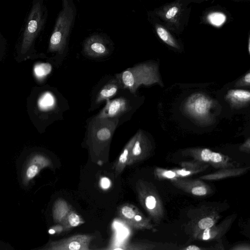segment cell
Here are the masks:
<instances>
[{"instance_id": "6da1fadb", "label": "cell", "mask_w": 250, "mask_h": 250, "mask_svg": "<svg viewBox=\"0 0 250 250\" xmlns=\"http://www.w3.org/2000/svg\"><path fill=\"white\" fill-rule=\"evenodd\" d=\"M118 121V118H106L97 116L89 123L87 142L90 150L96 156L108 147Z\"/></svg>"}, {"instance_id": "7a4b0ae2", "label": "cell", "mask_w": 250, "mask_h": 250, "mask_svg": "<svg viewBox=\"0 0 250 250\" xmlns=\"http://www.w3.org/2000/svg\"><path fill=\"white\" fill-rule=\"evenodd\" d=\"M124 87L135 93L142 84L150 85L155 83L162 85L158 66L152 62L144 63L129 68L123 71L118 78Z\"/></svg>"}, {"instance_id": "3957f363", "label": "cell", "mask_w": 250, "mask_h": 250, "mask_svg": "<svg viewBox=\"0 0 250 250\" xmlns=\"http://www.w3.org/2000/svg\"><path fill=\"white\" fill-rule=\"evenodd\" d=\"M75 17V8L69 0H62L60 12L51 36L49 49L51 51L62 52L65 48Z\"/></svg>"}, {"instance_id": "277c9868", "label": "cell", "mask_w": 250, "mask_h": 250, "mask_svg": "<svg viewBox=\"0 0 250 250\" xmlns=\"http://www.w3.org/2000/svg\"><path fill=\"white\" fill-rule=\"evenodd\" d=\"M214 101L208 96L196 93L189 96L184 103L185 112L192 118L203 122L209 121L215 106Z\"/></svg>"}, {"instance_id": "5b68a950", "label": "cell", "mask_w": 250, "mask_h": 250, "mask_svg": "<svg viewBox=\"0 0 250 250\" xmlns=\"http://www.w3.org/2000/svg\"><path fill=\"white\" fill-rule=\"evenodd\" d=\"M94 237L91 235L79 234L62 239L49 241L42 250H89Z\"/></svg>"}, {"instance_id": "8992f818", "label": "cell", "mask_w": 250, "mask_h": 250, "mask_svg": "<svg viewBox=\"0 0 250 250\" xmlns=\"http://www.w3.org/2000/svg\"><path fill=\"white\" fill-rule=\"evenodd\" d=\"M117 212L123 221L135 229H150L152 228L149 220L133 205L123 204L118 207Z\"/></svg>"}, {"instance_id": "52a82bcc", "label": "cell", "mask_w": 250, "mask_h": 250, "mask_svg": "<svg viewBox=\"0 0 250 250\" xmlns=\"http://www.w3.org/2000/svg\"><path fill=\"white\" fill-rule=\"evenodd\" d=\"M42 11L40 3L34 5L28 19L21 45V51L25 52L30 47L42 24Z\"/></svg>"}, {"instance_id": "ba28073f", "label": "cell", "mask_w": 250, "mask_h": 250, "mask_svg": "<svg viewBox=\"0 0 250 250\" xmlns=\"http://www.w3.org/2000/svg\"><path fill=\"white\" fill-rule=\"evenodd\" d=\"M136 189L142 206L152 217L155 218L158 213V199L148 183L139 180L136 182Z\"/></svg>"}, {"instance_id": "9c48e42d", "label": "cell", "mask_w": 250, "mask_h": 250, "mask_svg": "<svg viewBox=\"0 0 250 250\" xmlns=\"http://www.w3.org/2000/svg\"><path fill=\"white\" fill-rule=\"evenodd\" d=\"M148 140L141 131L136 133V139L132 147L127 166L132 165L144 159L148 152Z\"/></svg>"}, {"instance_id": "30bf717a", "label": "cell", "mask_w": 250, "mask_h": 250, "mask_svg": "<svg viewBox=\"0 0 250 250\" xmlns=\"http://www.w3.org/2000/svg\"><path fill=\"white\" fill-rule=\"evenodd\" d=\"M128 107V104L124 98H120L112 100H107L105 107L97 116L106 118H117L118 116L126 111Z\"/></svg>"}, {"instance_id": "8fae6325", "label": "cell", "mask_w": 250, "mask_h": 250, "mask_svg": "<svg viewBox=\"0 0 250 250\" xmlns=\"http://www.w3.org/2000/svg\"><path fill=\"white\" fill-rule=\"evenodd\" d=\"M84 51L88 56L99 57L108 53V48L103 39L100 36L94 35L88 38L85 42Z\"/></svg>"}, {"instance_id": "7c38bea8", "label": "cell", "mask_w": 250, "mask_h": 250, "mask_svg": "<svg viewBox=\"0 0 250 250\" xmlns=\"http://www.w3.org/2000/svg\"><path fill=\"white\" fill-rule=\"evenodd\" d=\"M225 98L232 107H242L249 103L250 92L245 89H232L228 91Z\"/></svg>"}, {"instance_id": "4fadbf2b", "label": "cell", "mask_w": 250, "mask_h": 250, "mask_svg": "<svg viewBox=\"0 0 250 250\" xmlns=\"http://www.w3.org/2000/svg\"><path fill=\"white\" fill-rule=\"evenodd\" d=\"M136 139V134L129 140L114 165L115 176L120 174L127 166L132 147Z\"/></svg>"}, {"instance_id": "5bb4252c", "label": "cell", "mask_w": 250, "mask_h": 250, "mask_svg": "<svg viewBox=\"0 0 250 250\" xmlns=\"http://www.w3.org/2000/svg\"><path fill=\"white\" fill-rule=\"evenodd\" d=\"M230 222H225L219 227H214L206 229L198 233L197 237L203 240H208L218 238L223 235L230 224Z\"/></svg>"}, {"instance_id": "9a60e30c", "label": "cell", "mask_w": 250, "mask_h": 250, "mask_svg": "<svg viewBox=\"0 0 250 250\" xmlns=\"http://www.w3.org/2000/svg\"><path fill=\"white\" fill-rule=\"evenodd\" d=\"M71 209L69 204L62 199H59L54 203L52 214L54 222L61 224Z\"/></svg>"}, {"instance_id": "2e32d148", "label": "cell", "mask_w": 250, "mask_h": 250, "mask_svg": "<svg viewBox=\"0 0 250 250\" xmlns=\"http://www.w3.org/2000/svg\"><path fill=\"white\" fill-rule=\"evenodd\" d=\"M120 84H121L119 79L110 81L106 84L99 91L97 98V103H100L104 100H108V98L114 95L117 92Z\"/></svg>"}, {"instance_id": "e0dca14e", "label": "cell", "mask_w": 250, "mask_h": 250, "mask_svg": "<svg viewBox=\"0 0 250 250\" xmlns=\"http://www.w3.org/2000/svg\"><path fill=\"white\" fill-rule=\"evenodd\" d=\"M84 223L85 221L81 215L71 209L62 221L61 224L63 227L65 231H68Z\"/></svg>"}, {"instance_id": "ac0fdd59", "label": "cell", "mask_w": 250, "mask_h": 250, "mask_svg": "<svg viewBox=\"0 0 250 250\" xmlns=\"http://www.w3.org/2000/svg\"><path fill=\"white\" fill-rule=\"evenodd\" d=\"M42 168L37 165L26 161L22 174V183L27 185L38 175Z\"/></svg>"}, {"instance_id": "d6986e66", "label": "cell", "mask_w": 250, "mask_h": 250, "mask_svg": "<svg viewBox=\"0 0 250 250\" xmlns=\"http://www.w3.org/2000/svg\"><path fill=\"white\" fill-rule=\"evenodd\" d=\"M218 218L215 214L204 215L195 223V234L197 235L204 229L213 226Z\"/></svg>"}, {"instance_id": "ffe728a7", "label": "cell", "mask_w": 250, "mask_h": 250, "mask_svg": "<svg viewBox=\"0 0 250 250\" xmlns=\"http://www.w3.org/2000/svg\"><path fill=\"white\" fill-rule=\"evenodd\" d=\"M27 162L38 165L42 169L51 167L52 163L50 160L46 156L39 153L31 155L27 159Z\"/></svg>"}, {"instance_id": "44dd1931", "label": "cell", "mask_w": 250, "mask_h": 250, "mask_svg": "<svg viewBox=\"0 0 250 250\" xmlns=\"http://www.w3.org/2000/svg\"><path fill=\"white\" fill-rule=\"evenodd\" d=\"M55 103L54 96L50 92L44 93L39 99L38 106L43 110H46L52 108Z\"/></svg>"}, {"instance_id": "7402d4cb", "label": "cell", "mask_w": 250, "mask_h": 250, "mask_svg": "<svg viewBox=\"0 0 250 250\" xmlns=\"http://www.w3.org/2000/svg\"><path fill=\"white\" fill-rule=\"evenodd\" d=\"M52 70V66L48 63H40L35 65L34 72L38 78H42L49 74Z\"/></svg>"}, {"instance_id": "603a6c76", "label": "cell", "mask_w": 250, "mask_h": 250, "mask_svg": "<svg viewBox=\"0 0 250 250\" xmlns=\"http://www.w3.org/2000/svg\"><path fill=\"white\" fill-rule=\"evenodd\" d=\"M157 33L161 40L166 43L172 47H177L176 43L166 29L163 27H159L157 28Z\"/></svg>"}, {"instance_id": "cb8c5ba5", "label": "cell", "mask_w": 250, "mask_h": 250, "mask_svg": "<svg viewBox=\"0 0 250 250\" xmlns=\"http://www.w3.org/2000/svg\"><path fill=\"white\" fill-rule=\"evenodd\" d=\"M212 151L208 148L195 149L192 150L195 157L205 162H209V158Z\"/></svg>"}, {"instance_id": "d4e9b609", "label": "cell", "mask_w": 250, "mask_h": 250, "mask_svg": "<svg viewBox=\"0 0 250 250\" xmlns=\"http://www.w3.org/2000/svg\"><path fill=\"white\" fill-rule=\"evenodd\" d=\"M209 20L212 24L215 25H220L222 24L225 20V16L220 13H214L209 15Z\"/></svg>"}, {"instance_id": "484cf974", "label": "cell", "mask_w": 250, "mask_h": 250, "mask_svg": "<svg viewBox=\"0 0 250 250\" xmlns=\"http://www.w3.org/2000/svg\"><path fill=\"white\" fill-rule=\"evenodd\" d=\"M224 160V156L221 154L217 152H211L209 158V162L211 164L219 166V165H222V163L225 162Z\"/></svg>"}, {"instance_id": "4316f807", "label": "cell", "mask_w": 250, "mask_h": 250, "mask_svg": "<svg viewBox=\"0 0 250 250\" xmlns=\"http://www.w3.org/2000/svg\"><path fill=\"white\" fill-rule=\"evenodd\" d=\"M250 85V72H248L243 77L237 81L235 84V87L249 86Z\"/></svg>"}, {"instance_id": "83f0119b", "label": "cell", "mask_w": 250, "mask_h": 250, "mask_svg": "<svg viewBox=\"0 0 250 250\" xmlns=\"http://www.w3.org/2000/svg\"><path fill=\"white\" fill-rule=\"evenodd\" d=\"M191 193L196 196L205 195L208 193V190L206 187L203 186H196L193 187L190 189Z\"/></svg>"}, {"instance_id": "f1b7e54d", "label": "cell", "mask_w": 250, "mask_h": 250, "mask_svg": "<svg viewBox=\"0 0 250 250\" xmlns=\"http://www.w3.org/2000/svg\"><path fill=\"white\" fill-rule=\"evenodd\" d=\"M64 231V228L61 224L53 226L48 229V233L51 235L55 234H60L61 232Z\"/></svg>"}, {"instance_id": "f546056e", "label": "cell", "mask_w": 250, "mask_h": 250, "mask_svg": "<svg viewBox=\"0 0 250 250\" xmlns=\"http://www.w3.org/2000/svg\"><path fill=\"white\" fill-rule=\"evenodd\" d=\"M111 184L110 180L106 177L101 178L99 182L100 187L104 190L109 188L111 186Z\"/></svg>"}, {"instance_id": "4dcf8cb0", "label": "cell", "mask_w": 250, "mask_h": 250, "mask_svg": "<svg viewBox=\"0 0 250 250\" xmlns=\"http://www.w3.org/2000/svg\"><path fill=\"white\" fill-rule=\"evenodd\" d=\"M178 10V8L176 7H172L170 8L166 13V18L169 19L174 17L177 14Z\"/></svg>"}, {"instance_id": "1f68e13d", "label": "cell", "mask_w": 250, "mask_h": 250, "mask_svg": "<svg viewBox=\"0 0 250 250\" xmlns=\"http://www.w3.org/2000/svg\"><path fill=\"white\" fill-rule=\"evenodd\" d=\"M161 175L167 178H173L176 176V172L172 170H164L162 172Z\"/></svg>"}, {"instance_id": "d6a6232c", "label": "cell", "mask_w": 250, "mask_h": 250, "mask_svg": "<svg viewBox=\"0 0 250 250\" xmlns=\"http://www.w3.org/2000/svg\"><path fill=\"white\" fill-rule=\"evenodd\" d=\"M176 173L180 176H187L192 173V172L189 170H186L185 169H180L176 171Z\"/></svg>"}, {"instance_id": "836d02e7", "label": "cell", "mask_w": 250, "mask_h": 250, "mask_svg": "<svg viewBox=\"0 0 250 250\" xmlns=\"http://www.w3.org/2000/svg\"><path fill=\"white\" fill-rule=\"evenodd\" d=\"M240 148H242V150L246 149L247 148L249 151L250 150V139L249 138L247 141L241 146Z\"/></svg>"}, {"instance_id": "e575fe53", "label": "cell", "mask_w": 250, "mask_h": 250, "mask_svg": "<svg viewBox=\"0 0 250 250\" xmlns=\"http://www.w3.org/2000/svg\"><path fill=\"white\" fill-rule=\"evenodd\" d=\"M200 249L199 247L195 245H190L185 249L186 250H200Z\"/></svg>"}]
</instances>
